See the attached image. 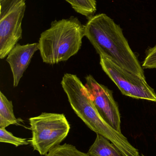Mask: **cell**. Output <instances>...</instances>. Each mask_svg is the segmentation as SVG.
<instances>
[{
  "label": "cell",
  "instance_id": "obj_12",
  "mask_svg": "<svg viewBox=\"0 0 156 156\" xmlns=\"http://www.w3.org/2000/svg\"><path fill=\"white\" fill-rule=\"evenodd\" d=\"M45 156H90L83 153L70 144L59 145L49 151Z\"/></svg>",
  "mask_w": 156,
  "mask_h": 156
},
{
  "label": "cell",
  "instance_id": "obj_14",
  "mask_svg": "<svg viewBox=\"0 0 156 156\" xmlns=\"http://www.w3.org/2000/svg\"><path fill=\"white\" fill-rule=\"evenodd\" d=\"M142 67L147 69H156V45L150 48L146 51Z\"/></svg>",
  "mask_w": 156,
  "mask_h": 156
},
{
  "label": "cell",
  "instance_id": "obj_6",
  "mask_svg": "<svg viewBox=\"0 0 156 156\" xmlns=\"http://www.w3.org/2000/svg\"><path fill=\"white\" fill-rule=\"evenodd\" d=\"M100 64L123 94L156 102L155 92L148 85L145 78L122 68L103 56H100Z\"/></svg>",
  "mask_w": 156,
  "mask_h": 156
},
{
  "label": "cell",
  "instance_id": "obj_15",
  "mask_svg": "<svg viewBox=\"0 0 156 156\" xmlns=\"http://www.w3.org/2000/svg\"><path fill=\"white\" fill-rule=\"evenodd\" d=\"M141 156H145L144 155L142 154V155H141Z\"/></svg>",
  "mask_w": 156,
  "mask_h": 156
},
{
  "label": "cell",
  "instance_id": "obj_1",
  "mask_svg": "<svg viewBox=\"0 0 156 156\" xmlns=\"http://www.w3.org/2000/svg\"><path fill=\"white\" fill-rule=\"evenodd\" d=\"M84 35L100 56L122 68L145 78L142 66L119 25L106 14L94 15L84 25Z\"/></svg>",
  "mask_w": 156,
  "mask_h": 156
},
{
  "label": "cell",
  "instance_id": "obj_10",
  "mask_svg": "<svg viewBox=\"0 0 156 156\" xmlns=\"http://www.w3.org/2000/svg\"><path fill=\"white\" fill-rule=\"evenodd\" d=\"M19 120L15 116L12 101L0 91V128H5L11 125H18Z\"/></svg>",
  "mask_w": 156,
  "mask_h": 156
},
{
  "label": "cell",
  "instance_id": "obj_8",
  "mask_svg": "<svg viewBox=\"0 0 156 156\" xmlns=\"http://www.w3.org/2000/svg\"><path fill=\"white\" fill-rule=\"evenodd\" d=\"M38 50V43L25 45L17 44L8 54L6 61L10 66L13 74L14 87L18 86L34 54Z\"/></svg>",
  "mask_w": 156,
  "mask_h": 156
},
{
  "label": "cell",
  "instance_id": "obj_3",
  "mask_svg": "<svg viewBox=\"0 0 156 156\" xmlns=\"http://www.w3.org/2000/svg\"><path fill=\"white\" fill-rule=\"evenodd\" d=\"M84 36V25L78 17L53 21L38 41L42 60L49 65L67 61L78 53Z\"/></svg>",
  "mask_w": 156,
  "mask_h": 156
},
{
  "label": "cell",
  "instance_id": "obj_7",
  "mask_svg": "<svg viewBox=\"0 0 156 156\" xmlns=\"http://www.w3.org/2000/svg\"><path fill=\"white\" fill-rule=\"evenodd\" d=\"M90 97L103 120L114 130L121 132V115L118 104L114 101L112 91L99 83L92 76L85 77Z\"/></svg>",
  "mask_w": 156,
  "mask_h": 156
},
{
  "label": "cell",
  "instance_id": "obj_13",
  "mask_svg": "<svg viewBox=\"0 0 156 156\" xmlns=\"http://www.w3.org/2000/svg\"><path fill=\"white\" fill-rule=\"evenodd\" d=\"M0 142L12 144L16 147L27 145L30 144V140L27 138H20L14 136L5 128H0Z\"/></svg>",
  "mask_w": 156,
  "mask_h": 156
},
{
  "label": "cell",
  "instance_id": "obj_11",
  "mask_svg": "<svg viewBox=\"0 0 156 156\" xmlns=\"http://www.w3.org/2000/svg\"><path fill=\"white\" fill-rule=\"evenodd\" d=\"M71 5L74 11L80 14L89 18L97 11L96 0H65Z\"/></svg>",
  "mask_w": 156,
  "mask_h": 156
},
{
  "label": "cell",
  "instance_id": "obj_5",
  "mask_svg": "<svg viewBox=\"0 0 156 156\" xmlns=\"http://www.w3.org/2000/svg\"><path fill=\"white\" fill-rule=\"evenodd\" d=\"M0 58L7 56L22 39L25 0L0 1Z\"/></svg>",
  "mask_w": 156,
  "mask_h": 156
},
{
  "label": "cell",
  "instance_id": "obj_16",
  "mask_svg": "<svg viewBox=\"0 0 156 156\" xmlns=\"http://www.w3.org/2000/svg\"><path fill=\"white\" fill-rule=\"evenodd\" d=\"M2 1V0H0V1Z\"/></svg>",
  "mask_w": 156,
  "mask_h": 156
},
{
  "label": "cell",
  "instance_id": "obj_9",
  "mask_svg": "<svg viewBox=\"0 0 156 156\" xmlns=\"http://www.w3.org/2000/svg\"><path fill=\"white\" fill-rule=\"evenodd\" d=\"M88 154L90 156H125L114 144L98 134Z\"/></svg>",
  "mask_w": 156,
  "mask_h": 156
},
{
  "label": "cell",
  "instance_id": "obj_2",
  "mask_svg": "<svg viewBox=\"0 0 156 156\" xmlns=\"http://www.w3.org/2000/svg\"><path fill=\"white\" fill-rule=\"evenodd\" d=\"M61 86L69 102L77 115L92 131L101 135L114 144L125 156H141L120 132L110 126L97 111L85 85L76 75L66 73Z\"/></svg>",
  "mask_w": 156,
  "mask_h": 156
},
{
  "label": "cell",
  "instance_id": "obj_4",
  "mask_svg": "<svg viewBox=\"0 0 156 156\" xmlns=\"http://www.w3.org/2000/svg\"><path fill=\"white\" fill-rule=\"evenodd\" d=\"M32 137L30 144L41 155L48 153L66 139L70 125L63 114L42 113L29 119Z\"/></svg>",
  "mask_w": 156,
  "mask_h": 156
}]
</instances>
